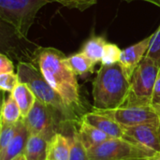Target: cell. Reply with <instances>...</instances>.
Segmentation results:
<instances>
[{
	"instance_id": "obj_31",
	"label": "cell",
	"mask_w": 160,
	"mask_h": 160,
	"mask_svg": "<svg viewBox=\"0 0 160 160\" xmlns=\"http://www.w3.org/2000/svg\"><path fill=\"white\" fill-rule=\"evenodd\" d=\"M150 160H160V152L158 153H157L153 158H151Z\"/></svg>"
},
{
	"instance_id": "obj_20",
	"label": "cell",
	"mask_w": 160,
	"mask_h": 160,
	"mask_svg": "<svg viewBox=\"0 0 160 160\" xmlns=\"http://www.w3.org/2000/svg\"><path fill=\"white\" fill-rule=\"evenodd\" d=\"M70 157L69 160H90L88 156V150L82 143L77 132V127L74 128L72 135L70 136Z\"/></svg>"
},
{
	"instance_id": "obj_32",
	"label": "cell",
	"mask_w": 160,
	"mask_h": 160,
	"mask_svg": "<svg viewBox=\"0 0 160 160\" xmlns=\"http://www.w3.org/2000/svg\"><path fill=\"white\" fill-rule=\"evenodd\" d=\"M127 160H150V158H137V159H127Z\"/></svg>"
},
{
	"instance_id": "obj_12",
	"label": "cell",
	"mask_w": 160,
	"mask_h": 160,
	"mask_svg": "<svg viewBox=\"0 0 160 160\" xmlns=\"http://www.w3.org/2000/svg\"><path fill=\"white\" fill-rule=\"evenodd\" d=\"M30 133L25 127L22 118L18 122L17 131L8 145L0 152V160H11L22 154Z\"/></svg>"
},
{
	"instance_id": "obj_23",
	"label": "cell",
	"mask_w": 160,
	"mask_h": 160,
	"mask_svg": "<svg viewBox=\"0 0 160 160\" xmlns=\"http://www.w3.org/2000/svg\"><path fill=\"white\" fill-rule=\"evenodd\" d=\"M19 77L17 73H1L0 74V88L3 92L11 93L16 85L19 83Z\"/></svg>"
},
{
	"instance_id": "obj_6",
	"label": "cell",
	"mask_w": 160,
	"mask_h": 160,
	"mask_svg": "<svg viewBox=\"0 0 160 160\" xmlns=\"http://www.w3.org/2000/svg\"><path fill=\"white\" fill-rule=\"evenodd\" d=\"M22 121L30 135H39L48 141L58 132L64 133L63 131L69 130L73 133L74 131L54 111L38 98L26 117L22 118Z\"/></svg>"
},
{
	"instance_id": "obj_21",
	"label": "cell",
	"mask_w": 160,
	"mask_h": 160,
	"mask_svg": "<svg viewBox=\"0 0 160 160\" xmlns=\"http://www.w3.org/2000/svg\"><path fill=\"white\" fill-rule=\"evenodd\" d=\"M121 53H122V50L116 44L107 42L105 49H104L101 65L102 66H111V65L119 63Z\"/></svg>"
},
{
	"instance_id": "obj_7",
	"label": "cell",
	"mask_w": 160,
	"mask_h": 160,
	"mask_svg": "<svg viewBox=\"0 0 160 160\" xmlns=\"http://www.w3.org/2000/svg\"><path fill=\"white\" fill-rule=\"evenodd\" d=\"M157 153L137 142L112 138L88 150L90 160H127L151 158Z\"/></svg>"
},
{
	"instance_id": "obj_29",
	"label": "cell",
	"mask_w": 160,
	"mask_h": 160,
	"mask_svg": "<svg viewBox=\"0 0 160 160\" xmlns=\"http://www.w3.org/2000/svg\"><path fill=\"white\" fill-rule=\"evenodd\" d=\"M127 2H133V1H143V2H147V3H151L153 5L158 6L160 7V0H125Z\"/></svg>"
},
{
	"instance_id": "obj_4",
	"label": "cell",
	"mask_w": 160,
	"mask_h": 160,
	"mask_svg": "<svg viewBox=\"0 0 160 160\" xmlns=\"http://www.w3.org/2000/svg\"><path fill=\"white\" fill-rule=\"evenodd\" d=\"M52 2L56 0H0V18L19 38L26 39L38 10Z\"/></svg>"
},
{
	"instance_id": "obj_3",
	"label": "cell",
	"mask_w": 160,
	"mask_h": 160,
	"mask_svg": "<svg viewBox=\"0 0 160 160\" xmlns=\"http://www.w3.org/2000/svg\"><path fill=\"white\" fill-rule=\"evenodd\" d=\"M17 74L19 81L26 83L36 98L54 111L70 128L74 129L79 125L82 117L78 115L65 103L63 98L49 84L40 70L33 63L19 62L17 65Z\"/></svg>"
},
{
	"instance_id": "obj_18",
	"label": "cell",
	"mask_w": 160,
	"mask_h": 160,
	"mask_svg": "<svg viewBox=\"0 0 160 160\" xmlns=\"http://www.w3.org/2000/svg\"><path fill=\"white\" fill-rule=\"evenodd\" d=\"M67 62L76 75L85 77L94 72L96 64L93 63L82 52L67 57Z\"/></svg>"
},
{
	"instance_id": "obj_8",
	"label": "cell",
	"mask_w": 160,
	"mask_h": 160,
	"mask_svg": "<svg viewBox=\"0 0 160 160\" xmlns=\"http://www.w3.org/2000/svg\"><path fill=\"white\" fill-rule=\"evenodd\" d=\"M101 112L109 115L125 127L139 125H155L160 127V116L153 109L152 104H124L116 110Z\"/></svg>"
},
{
	"instance_id": "obj_27",
	"label": "cell",
	"mask_w": 160,
	"mask_h": 160,
	"mask_svg": "<svg viewBox=\"0 0 160 160\" xmlns=\"http://www.w3.org/2000/svg\"><path fill=\"white\" fill-rule=\"evenodd\" d=\"M160 98V72L158 76V79L156 81V84L154 87V92H153V102L159 99Z\"/></svg>"
},
{
	"instance_id": "obj_22",
	"label": "cell",
	"mask_w": 160,
	"mask_h": 160,
	"mask_svg": "<svg viewBox=\"0 0 160 160\" xmlns=\"http://www.w3.org/2000/svg\"><path fill=\"white\" fill-rule=\"evenodd\" d=\"M17 125L18 123L10 125H0V152L6 149V147L13 139L17 131Z\"/></svg>"
},
{
	"instance_id": "obj_24",
	"label": "cell",
	"mask_w": 160,
	"mask_h": 160,
	"mask_svg": "<svg viewBox=\"0 0 160 160\" xmlns=\"http://www.w3.org/2000/svg\"><path fill=\"white\" fill-rule=\"evenodd\" d=\"M146 55L156 60L160 65V25L158 30L152 34V39Z\"/></svg>"
},
{
	"instance_id": "obj_28",
	"label": "cell",
	"mask_w": 160,
	"mask_h": 160,
	"mask_svg": "<svg viewBox=\"0 0 160 160\" xmlns=\"http://www.w3.org/2000/svg\"><path fill=\"white\" fill-rule=\"evenodd\" d=\"M152 107L156 111V112L160 116V98L152 103Z\"/></svg>"
},
{
	"instance_id": "obj_15",
	"label": "cell",
	"mask_w": 160,
	"mask_h": 160,
	"mask_svg": "<svg viewBox=\"0 0 160 160\" xmlns=\"http://www.w3.org/2000/svg\"><path fill=\"white\" fill-rule=\"evenodd\" d=\"M49 141L39 135H30L22 152L26 160H47Z\"/></svg>"
},
{
	"instance_id": "obj_11",
	"label": "cell",
	"mask_w": 160,
	"mask_h": 160,
	"mask_svg": "<svg viewBox=\"0 0 160 160\" xmlns=\"http://www.w3.org/2000/svg\"><path fill=\"white\" fill-rule=\"evenodd\" d=\"M82 119L89 124L95 126L101 131L105 132L112 138L116 139H124L130 141L128 136L126 133L124 126L116 122L114 119L110 117L109 115L93 110L92 112H85L82 115ZM132 142V141H131Z\"/></svg>"
},
{
	"instance_id": "obj_16",
	"label": "cell",
	"mask_w": 160,
	"mask_h": 160,
	"mask_svg": "<svg viewBox=\"0 0 160 160\" xmlns=\"http://www.w3.org/2000/svg\"><path fill=\"white\" fill-rule=\"evenodd\" d=\"M16 100L22 113V118L26 117L31 109L33 108L37 98L30 87L23 82H19L14 90L10 93Z\"/></svg>"
},
{
	"instance_id": "obj_1",
	"label": "cell",
	"mask_w": 160,
	"mask_h": 160,
	"mask_svg": "<svg viewBox=\"0 0 160 160\" xmlns=\"http://www.w3.org/2000/svg\"><path fill=\"white\" fill-rule=\"evenodd\" d=\"M33 62L65 103L82 117L85 112L77 75L68 66L66 55L55 48L39 47Z\"/></svg>"
},
{
	"instance_id": "obj_2",
	"label": "cell",
	"mask_w": 160,
	"mask_h": 160,
	"mask_svg": "<svg viewBox=\"0 0 160 160\" xmlns=\"http://www.w3.org/2000/svg\"><path fill=\"white\" fill-rule=\"evenodd\" d=\"M130 88V82L119 63L101 66L93 81L94 110L104 112L122 107L129 97Z\"/></svg>"
},
{
	"instance_id": "obj_9",
	"label": "cell",
	"mask_w": 160,
	"mask_h": 160,
	"mask_svg": "<svg viewBox=\"0 0 160 160\" xmlns=\"http://www.w3.org/2000/svg\"><path fill=\"white\" fill-rule=\"evenodd\" d=\"M152 39V35L145 38L144 39L139 41L138 43L131 45L125 50H122L121 57L119 60V65L126 76V78L130 82L136 68L139 66L142 58L146 55L150 42Z\"/></svg>"
},
{
	"instance_id": "obj_14",
	"label": "cell",
	"mask_w": 160,
	"mask_h": 160,
	"mask_svg": "<svg viewBox=\"0 0 160 160\" xmlns=\"http://www.w3.org/2000/svg\"><path fill=\"white\" fill-rule=\"evenodd\" d=\"M71 139L64 133L54 134L48 142L47 160H69Z\"/></svg>"
},
{
	"instance_id": "obj_5",
	"label": "cell",
	"mask_w": 160,
	"mask_h": 160,
	"mask_svg": "<svg viewBox=\"0 0 160 160\" xmlns=\"http://www.w3.org/2000/svg\"><path fill=\"white\" fill-rule=\"evenodd\" d=\"M159 72V64L145 55L133 73L130 94L125 104H152L154 87Z\"/></svg>"
},
{
	"instance_id": "obj_25",
	"label": "cell",
	"mask_w": 160,
	"mask_h": 160,
	"mask_svg": "<svg viewBox=\"0 0 160 160\" xmlns=\"http://www.w3.org/2000/svg\"><path fill=\"white\" fill-rule=\"evenodd\" d=\"M56 2L66 8H76L80 11H83L97 4L98 0H56Z\"/></svg>"
},
{
	"instance_id": "obj_30",
	"label": "cell",
	"mask_w": 160,
	"mask_h": 160,
	"mask_svg": "<svg viewBox=\"0 0 160 160\" xmlns=\"http://www.w3.org/2000/svg\"><path fill=\"white\" fill-rule=\"evenodd\" d=\"M11 160H26V158H25V157L23 156V154H21V155H19L18 157H16L15 158H13V159Z\"/></svg>"
},
{
	"instance_id": "obj_17",
	"label": "cell",
	"mask_w": 160,
	"mask_h": 160,
	"mask_svg": "<svg viewBox=\"0 0 160 160\" xmlns=\"http://www.w3.org/2000/svg\"><path fill=\"white\" fill-rule=\"evenodd\" d=\"M22 119L21 110L11 94L5 98L1 108V121L0 125L16 124Z\"/></svg>"
},
{
	"instance_id": "obj_26",
	"label": "cell",
	"mask_w": 160,
	"mask_h": 160,
	"mask_svg": "<svg viewBox=\"0 0 160 160\" xmlns=\"http://www.w3.org/2000/svg\"><path fill=\"white\" fill-rule=\"evenodd\" d=\"M14 72V65L11 60L4 53L0 54V74Z\"/></svg>"
},
{
	"instance_id": "obj_19",
	"label": "cell",
	"mask_w": 160,
	"mask_h": 160,
	"mask_svg": "<svg viewBox=\"0 0 160 160\" xmlns=\"http://www.w3.org/2000/svg\"><path fill=\"white\" fill-rule=\"evenodd\" d=\"M107 41L102 37H92L82 45V52L95 64L101 62Z\"/></svg>"
},
{
	"instance_id": "obj_10",
	"label": "cell",
	"mask_w": 160,
	"mask_h": 160,
	"mask_svg": "<svg viewBox=\"0 0 160 160\" xmlns=\"http://www.w3.org/2000/svg\"><path fill=\"white\" fill-rule=\"evenodd\" d=\"M130 141L143 145L152 151L160 152V127L155 125H139L125 127Z\"/></svg>"
},
{
	"instance_id": "obj_13",
	"label": "cell",
	"mask_w": 160,
	"mask_h": 160,
	"mask_svg": "<svg viewBox=\"0 0 160 160\" xmlns=\"http://www.w3.org/2000/svg\"><path fill=\"white\" fill-rule=\"evenodd\" d=\"M77 132L87 150L100 145L106 141L112 139L108 134L101 131L95 126L89 124L82 118V121L77 126Z\"/></svg>"
}]
</instances>
